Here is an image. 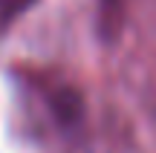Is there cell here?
I'll return each instance as SVG.
<instances>
[{
  "label": "cell",
  "mask_w": 156,
  "mask_h": 153,
  "mask_svg": "<svg viewBox=\"0 0 156 153\" xmlns=\"http://www.w3.org/2000/svg\"><path fill=\"white\" fill-rule=\"evenodd\" d=\"M32 92L46 107L52 124H58V127H75L78 124V119H81V96L73 87H67L64 81L32 78Z\"/></svg>",
  "instance_id": "6da1fadb"
},
{
  "label": "cell",
  "mask_w": 156,
  "mask_h": 153,
  "mask_svg": "<svg viewBox=\"0 0 156 153\" xmlns=\"http://www.w3.org/2000/svg\"><path fill=\"white\" fill-rule=\"evenodd\" d=\"M98 12H101V17H98L101 35H104L107 40H113L119 35V29H122V17H124L122 3H119V0H98Z\"/></svg>",
  "instance_id": "7a4b0ae2"
},
{
  "label": "cell",
  "mask_w": 156,
  "mask_h": 153,
  "mask_svg": "<svg viewBox=\"0 0 156 153\" xmlns=\"http://www.w3.org/2000/svg\"><path fill=\"white\" fill-rule=\"evenodd\" d=\"M32 3L35 0H0V26H9V23L15 20V17H20Z\"/></svg>",
  "instance_id": "3957f363"
}]
</instances>
